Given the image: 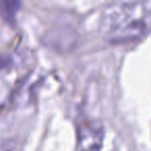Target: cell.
<instances>
[{
	"label": "cell",
	"instance_id": "cell-1",
	"mask_svg": "<svg viewBox=\"0 0 151 151\" xmlns=\"http://www.w3.org/2000/svg\"><path fill=\"white\" fill-rule=\"evenodd\" d=\"M99 30L110 42H130L151 33V0L110 5L101 13Z\"/></svg>",
	"mask_w": 151,
	"mask_h": 151
},
{
	"label": "cell",
	"instance_id": "cell-2",
	"mask_svg": "<svg viewBox=\"0 0 151 151\" xmlns=\"http://www.w3.org/2000/svg\"><path fill=\"white\" fill-rule=\"evenodd\" d=\"M106 134L101 122L83 121L78 128V151H104Z\"/></svg>",
	"mask_w": 151,
	"mask_h": 151
}]
</instances>
